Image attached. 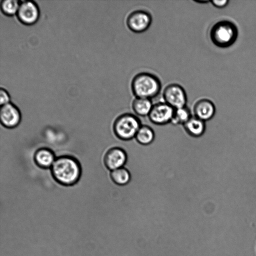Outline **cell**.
<instances>
[{"label": "cell", "instance_id": "cell-1", "mask_svg": "<svg viewBox=\"0 0 256 256\" xmlns=\"http://www.w3.org/2000/svg\"><path fill=\"white\" fill-rule=\"evenodd\" d=\"M50 169L55 180L64 186H71L76 184L82 174L79 162L70 156H62L56 158Z\"/></svg>", "mask_w": 256, "mask_h": 256}, {"label": "cell", "instance_id": "cell-2", "mask_svg": "<svg viewBox=\"0 0 256 256\" xmlns=\"http://www.w3.org/2000/svg\"><path fill=\"white\" fill-rule=\"evenodd\" d=\"M162 84L160 78L148 72H139L132 78L131 89L136 98L150 99L160 92Z\"/></svg>", "mask_w": 256, "mask_h": 256}, {"label": "cell", "instance_id": "cell-3", "mask_svg": "<svg viewBox=\"0 0 256 256\" xmlns=\"http://www.w3.org/2000/svg\"><path fill=\"white\" fill-rule=\"evenodd\" d=\"M238 36L236 26L232 22L222 20L212 27L210 36L212 42L216 46L226 48L232 45Z\"/></svg>", "mask_w": 256, "mask_h": 256}, {"label": "cell", "instance_id": "cell-4", "mask_svg": "<svg viewBox=\"0 0 256 256\" xmlns=\"http://www.w3.org/2000/svg\"><path fill=\"white\" fill-rule=\"evenodd\" d=\"M141 126L140 120L137 116L130 113H125L116 119L113 130L118 138L128 140L135 138Z\"/></svg>", "mask_w": 256, "mask_h": 256}, {"label": "cell", "instance_id": "cell-5", "mask_svg": "<svg viewBox=\"0 0 256 256\" xmlns=\"http://www.w3.org/2000/svg\"><path fill=\"white\" fill-rule=\"evenodd\" d=\"M152 16L147 11L138 10L130 12L126 20L128 28L134 33H142L146 31L150 26Z\"/></svg>", "mask_w": 256, "mask_h": 256}, {"label": "cell", "instance_id": "cell-6", "mask_svg": "<svg viewBox=\"0 0 256 256\" xmlns=\"http://www.w3.org/2000/svg\"><path fill=\"white\" fill-rule=\"evenodd\" d=\"M164 102L174 109L186 106L187 95L185 90L178 84H170L166 86L162 94Z\"/></svg>", "mask_w": 256, "mask_h": 256}, {"label": "cell", "instance_id": "cell-7", "mask_svg": "<svg viewBox=\"0 0 256 256\" xmlns=\"http://www.w3.org/2000/svg\"><path fill=\"white\" fill-rule=\"evenodd\" d=\"M174 110L165 102H159L153 105L148 117L154 124H166L171 122Z\"/></svg>", "mask_w": 256, "mask_h": 256}, {"label": "cell", "instance_id": "cell-8", "mask_svg": "<svg viewBox=\"0 0 256 256\" xmlns=\"http://www.w3.org/2000/svg\"><path fill=\"white\" fill-rule=\"evenodd\" d=\"M16 16L21 22L30 25L38 20L40 16L39 9L37 4L33 1H22Z\"/></svg>", "mask_w": 256, "mask_h": 256}, {"label": "cell", "instance_id": "cell-9", "mask_svg": "<svg viewBox=\"0 0 256 256\" xmlns=\"http://www.w3.org/2000/svg\"><path fill=\"white\" fill-rule=\"evenodd\" d=\"M0 119L4 126L8 128H14L20 122V112L16 105L9 102L1 106Z\"/></svg>", "mask_w": 256, "mask_h": 256}, {"label": "cell", "instance_id": "cell-10", "mask_svg": "<svg viewBox=\"0 0 256 256\" xmlns=\"http://www.w3.org/2000/svg\"><path fill=\"white\" fill-rule=\"evenodd\" d=\"M127 161V154L122 148L114 147L105 154L104 162L106 167L112 170L124 167Z\"/></svg>", "mask_w": 256, "mask_h": 256}, {"label": "cell", "instance_id": "cell-11", "mask_svg": "<svg viewBox=\"0 0 256 256\" xmlns=\"http://www.w3.org/2000/svg\"><path fill=\"white\" fill-rule=\"evenodd\" d=\"M215 112L216 108L214 103L206 98L199 100L194 106V116L204 122L211 119Z\"/></svg>", "mask_w": 256, "mask_h": 256}, {"label": "cell", "instance_id": "cell-12", "mask_svg": "<svg viewBox=\"0 0 256 256\" xmlns=\"http://www.w3.org/2000/svg\"><path fill=\"white\" fill-rule=\"evenodd\" d=\"M34 158L38 167L45 169L50 168L56 159L54 152L46 148L38 149L35 152Z\"/></svg>", "mask_w": 256, "mask_h": 256}, {"label": "cell", "instance_id": "cell-13", "mask_svg": "<svg viewBox=\"0 0 256 256\" xmlns=\"http://www.w3.org/2000/svg\"><path fill=\"white\" fill-rule=\"evenodd\" d=\"M184 126L187 133L193 137L201 136L206 128L204 122L195 116H192Z\"/></svg>", "mask_w": 256, "mask_h": 256}, {"label": "cell", "instance_id": "cell-14", "mask_svg": "<svg viewBox=\"0 0 256 256\" xmlns=\"http://www.w3.org/2000/svg\"><path fill=\"white\" fill-rule=\"evenodd\" d=\"M150 99L136 98L132 102L134 112L139 116H148L153 106Z\"/></svg>", "mask_w": 256, "mask_h": 256}, {"label": "cell", "instance_id": "cell-15", "mask_svg": "<svg viewBox=\"0 0 256 256\" xmlns=\"http://www.w3.org/2000/svg\"><path fill=\"white\" fill-rule=\"evenodd\" d=\"M135 138L136 141L142 145L150 144L154 140V132L149 126H141L136 134Z\"/></svg>", "mask_w": 256, "mask_h": 256}, {"label": "cell", "instance_id": "cell-16", "mask_svg": "<svg viewBox=\"0 0 256 256\" xmlns=\"http://www.w3.org/2000/svg\"><path fill=\"white\" fill-rule=\"evenodd\" d=\"M110 177L114 183L119 186L126 185L130 180V172L124 167L112 170Z\"/></svg>", "mask_w": 256, "mask_h": 256}, {"label": "cell", "instance_id": "cell-17", "mask_svg": "<svg viewBox=\"0 0 256 256\" xmlns=\"http://www.w3.org/2000/svg\"><path fill=\"white\" fill-rule=\"evenodd\" d=\"M191 117L190 111L186 106L174 110L171 122L174 124H184Z\"/></svg>", "mask_w": 256, "mask_h": 256}, {"label": "cell", "instance_id": "cell-18", "mask_svg": "<svg viewBox=\"0 0 256 256\" xmlns=\"http://www.w3.org/2000/svg\"><path fill=\"white\" fill-rule=\"evenodd\" d=\"M20 2L18 0H4L2 1L0 8L6 15L12 16L16 14Z\"/></svg>", "mask_w": 256, "mask_h": 256}, {"label": "cell", "instance_id": "cell-19", "mask_svg": "<svg viewBox=\"0 0 256 256\" xmlns=\"http://www.w3.org/2000/svg\"><path fill=\"white\" fill-rule=\"evenodd\" d=\"M10 102V96L8 92L4 88L0 89V106Z\"/></svg>", "mask_w": 256, "mask_h": 256}, {"label": "cell", "instance_id": "cell-20", "mask_svg": "<svg viewBox=\"0 0 256 256\" xmlns=\"http://www.w3.org/2000/svg\"><path fill=\"white\" fill-rule=\"evenodd\" d=\"M210 2L212 4L217 8H221L225 7L229 1L228 0H210Z\"/></svg>", "mask_w": 256, "mask_h": 256}]
</instances>
